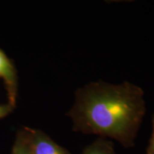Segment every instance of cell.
I'll return each instance as SVG.
<instances>
[{
  "instance_id": "obj_7",
  "label": "cell",
  "mask_w": 154,
  "mask_h": 154,
  "mask_svg": "<svg viewBox=\"0 0 154 154\" xmlns=\"http://www.w3.org/2000/svg\"><path fill=\"white\" fill-rule=\"evenodd\" d=\"M145 154H154V113L152 116V134Z\"/></svg>"
},
{
  "instance_id": "obj_2",
  "label": "cell",
  "mask_w": 154,
  "mask_h": 154,
  "mask_svg": "<svg viewBox=\"0 0 154 154\" xmlns=\"http://www.w3.org/2000/svg\"><path fill=\"white\" fill-rule=\"evenodd\" d=\"M0 79L3 80L7 91L8 103L16 106L18 94L19 82L17 71L14 63L6 54L0 49Z\"/></svg>"
},
{
  "instance_id": "obj_1",
  "label": "cell",
  "mask_w": 154,
  "mask_h": 154,
  "mask_svg": "<svg viewBox=\"0 0 154 154\" xmlns=\"http://www.w3.org/2000/svg\"><path fill=\"white\" fill-rule=\"evenodd\" d=\"M146 112L144 91L128 82L113 84L99 80L75 91L66 113L74 132L114 140L125 149L135 140Z\"/></svg>"
},
{
  "instance_id": "obj_5",
  "label": "cell",
  "mask_w": 154,
  "mask_h": 154,
  "mask_svg": "<svg viewBox=\"0 0 154 154\" xmlns=\"http://www.w3.org/2000/svg\"><path fill=\"white\" fill-rule=\"evenodd\" d=\"M82 154H116L114 144L110 139L99 137L86 146Z\"/></svg>"
},
{
  "instance_id": "obj_3",
  "label": "cell",
  "mask_w": 154,
  "mask_h": 154,
  "mask_svg": "<svg viewBox=\"0 0 154 154\" xmlns=\"http://www.w3.org/2000/svg\"><path fill=\"white\" fill-rule=\"evenodd\" d=\"M29 132L33 154H73L57 144L43 131L29 127Z\"/></svg>"
},
{
  "instance_id": "obj_6",
  "label": "cell",
  "mask_w": 154,
  "mask_h": 154,
  "mask_svg": "<svg viewBox=\"0 0 154 154\" xmlns=\"http://www.w3.org/2000/svg\"><path fill=\"white\" fill-rule=\"evenodd\" d=\"M14 108L13 106L7 103V104H1L0 105V119L5 118L7 116L14 111Z\"/></svg>"
},
{
  "instance_id": "obj_4",
  "label": "cell",
  "mask_w": 154,
  "mask_h": 154,
  "mask_svg": "<svg viewBox=\"0 0 154 154\" xmlns=\"http://www.w3.org/2000/svg\"><path fill=\"white\" fill-rule=\"evenodd\" d=\"M11 154H33L31 148L29 127L24 126L18 130Z\"/></svg>"
}]
</instances>
